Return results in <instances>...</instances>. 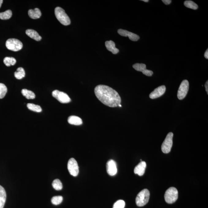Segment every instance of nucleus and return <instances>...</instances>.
Returning <instances> with one entry per match:
<instances>
[{
	"mask_svg": "<svg viewBox=\"0 0 208 208\" xmlns=\"http://www.w3.org/2000/svg\"><path fill=\"white\" fill-rule=\"evenodd\" d=\"M184 4L185 7L187 8L192 9L194 10H197L198 8V6L195 3L191 1H185Z\"/></svg>",
	"mask_w": 208,
	"mask_h": 208,
	"instance_id": "393cba45",
	"label": "nucleus"
},
{
	"mask_svg": "<svg viewBox=\"0 0 208 208\" xmlns=\"http://www.w3.org/2000/svg\"><path fill=\"white\" fill-rule=\"evenodd\" d=\"M55 13L56 18L62 25H68L71 24L70 17L63 9L60 7H56L55 9Z\"/></svg>",
	"mask_w": 208,
	"mask_h": 208,
	"instance_id": "f03ea898",
	"label": "nucleus"
},
{
	"mask_svg": "<svg viewBox=\"0 0 208 208\" xmlns=\"http://www.w3.org/2000/svg\"><path fill=\"white\" fill-rule=\"evenodd\" d=\"M166 202L172 204L175 202L178 198V191L174 187H171L166 191L164 195Z\"/></svg>",
	"mask_w": 208,
	"mask_h": 208,
	"instance_id": "20e7f679",
	"label": "nucleus"
},
{
	"mask_svg": "<svg viewBox=\"0 0 208 208\" xmlns=\"http://www.w3.org/2000/svg\"><path fill=\"white\" fill-rule=\"evenodd\" d=\"M63 200V197L61 196H54L51 199V202L55 205H58L60 204Z\"/></svg>",
	"mask_w": 208,
	"mask_h": 208,
	"instance_id": "cd10ccee",
	"label": "nucleus"
},
{
	"mask_svg": "<svg viewBox=\"0 0 208 208\" xmlns=\"http://www.w3.org/2000/svg\"><path fill=\"white\" fill-rule=\"evenodd\" d=\"M205 58L206 59H208V49L206 50L204 54Z\"/></svg>",
	"mask_w": 208,
	"mask_h": 208,
	"instance_id": "2f4dec72",
	"label": "nucleus"
},
{
	"mask_svg": "<svg viewBox=\"0 0 208 208\" xmlns=\"http://www.w3.org/2000/svg\"><path fill=\"white\" fill-rule=\"evenodd\" d=\"M21 93L23 96L28 99H34L35 98L36 96L34 93L29 90L25 89H22Z\"/></svg>",
	"mask_w": 208,
	"mask_h": 208,
	"instance_id": "aec40b11",
	"label": "nucleus"
},
{
	"mask_svg": "<svg viewBox=\"0 0 208 208\" xmlns=\"http://www.w3.org/2000/svg\"><path fill=\"white\" fill-rule=\"evenodd\" d=\"M125 203L123 200H119L114 203L113 208H124Z\"/></svg>",
	"mask_w": 208,
	"mask_h": 208,
	"instance_id": "c85d7f7f",
	"label": "nucleus"
},
{
	"mask_svg": "<svg viewBox=\"0 0 208 208\" xmlns=\"http://www.w3.org/2000/svg\"><path fill=\"white\" fill-rule=\"evenodd\" d=\"M7 92V87L4 84L0 83V99L5 97Z\"/></svg>",
	"mask_w": 208,
	"mask_h": 208,
	"instance_id": "bb28decb",
	"label": "nucleus"
},
{
	"mask_svg": "<svg viewBox=\"0 0 208 208\" xmlns=\"http://www.w3.org/2000/svg\"><path fill=\"white\" fill-rule=\"evenodd\" d=\"M189 86L188 80H184L182 81L178 91L177 97L179 100H183L186 97L189 89Z\"/></svg>",
	"mask_w": 208,
	"mask_h": 208,
	"instance_id": "0eeeda50",
	"label": "nucleus"
},
{
	"mask_svg": "<svg viewBox=\"0 0 208 208\" xmlns=\"http://www.w3.org/2000/svg\"><path fill=\"white\" fill-rule=\"evenodd\" d=\"M95 93L101 103L109 107H118L121 104L120 96L115 89L108 86L99 85L95 88Z\"/></svg>",
	"mask_w": 208,
	"mask_h": 208,
	"instance_id": "f257e3e1",
	"label": "nucleus"
},
{
	"mask_svg": "<svg viewBox=\"0 0 208 208\" xmlns=\"http://www.w3.org/2000/svg\"><path fill=\"white\" fill-rule=\"evenodd\" d=\"M146 163L145 161H141L134 168V173L139 175V176H143L146 170Z\"/></svg>",
	"mask_w": 208,
	"mask_h": 208,
	"instance_id": "4468645a",
	"label": "nucleus"
},
{
	"mask_svg": "<svg viewBox=\"0 0 208 208\" xmlns=\"http://www.w3.org/2000/svg\"><path fill=\"white\" fill-rule=\"evenodd\" d=\"M118 32L122 36L128 37L131 41H137L140 39V37L137 34L125 30L119 29L118 30Z\"/></svg>",
	"mask_w": 208,
	"mask_h": 208,
	"instance_id": "9b49d317",
	"label": "nucleus"
},
{
	"mask_svg": "<svg viewBox=\"0 0 208 208\" xmlns=\"http://www.w3.org/2000/svg\"><path fill=\"white\" fill-rule=\"evenodd\" d=\"M53 97L62 103H68L71 101V99L68 95L65 93L60 92L58 90H55L52 93Z\"/></svg>",
	"mask_w": 208,
	"mask_h": 208,
	"instance_id": "6e6552de",
	"label": "nucleus"
},
{
	"mask_svg": "<svg viewBox=\"0 0 208 208\" xmlns=\"http://www.w3.org/2000/svg\"><path fill=\"white\" fill-rule=\"evenodd\" d=\"M4 62L7 66H10L15 65L16 63V60L14 58L6 57L4 59Z\"/></svg>",
	"mask_w": 208,
	"mask_h": 208,
	"instance_id": "5701e85b",
	"label": "nucleus"
},
{
	"mask_svg": "<svg viewBox=\"0 0 208 208\" xmlns=\"http://www.w3.org/2000/svg\"><path fill=\"white\" fill-rule=\"evenodd\" d=\"M150 193L147 189L142 190L138 194L136 199V203L138 206H143L149 202Z\"/></svg>",
	"mask_w": 208,
	"mask_h": 208,
	"instance_id": "7ed1b4c3",
	"label": "nucleus"
},
{
	"mask_svg": "<svg viewBox=\"0 0 208 208\" xmlns=\"http://www.w3.org/2000/svg\"><path fill=\"white\" fill-rule=\"evenodd\" d=\"M142 1H144L145 2H149V0H142Z\"/></svg>",
	"mask_w": 208,
	"mask_h": 208,
	"instance_id": "72a5a7b5",
	"label": "nucleus"
},
{
	"mask_svg": "<svg viewBox=\"0 0 208 208\" xmlns=\"http://www.w3.org/2000/svg\"><path fill=\"white\" fill-rule=\"evenodd\" d=\"M25 33L28 36L30 37L31 38L34 39L36 41H39L41 40L42 37L41 36L39 35L38 33L35 30L33 29H29L27 30Z\"/></svg>",
	"mask_w": 208,
	"mask_h": 208,
	"instance_id": "dca6fc26",
	"label": "nucleus"
},
{
	"mask_svg": "<svg viewBox=\"0 0 208 208\" xmlns=\"http://www.w3.org/2000/svg\"><path fill=\"white\" fill-rule=\"evenodd\" d=\"M6 200V193L4 188L0 185V208H4Z\"/></svg>",
	"mask_w": 208,
	"mask_h": 208,
	"instance_id": "f3484780",
	"label": "nucleus"
},
{
	"mask_svg": "<svg viewBox=\"0 0 208 208\" xmlns=\"http://www.w3.org/2000/svg\"><path fill=\"white\" fill-rule=\"evenodd\" d=\"M12 16L11 10H8L3 13H0V19L2 20H7L10 18Z\"/></svg>",
	"mask_w": 208,
	"mask_h": 208,
	"instance_id": "b1692460",
	"label": "nucleus"
},
{
	"mask_svg": "<svg viewBox=\"0 0 208 208\" xmlns=\"http://www.w3.org/2000/svg\"><path fill=\"white\" fill-rule=\"evenodd\" d=\"M105 46L108 50L111 52L113 54H116L119 53V50L115 47V43L113 41L110 40L106 41Z\"/></svg>",
	"mask_w": 208,
	"mask_h": 208,
	"instance_id": "2eb2a0df",
	"label": "nucleus"
},
{
	"mask_svg": "<svg viewBox=\"0 0 208 208\" xmlns=\"http://www.w3.org/2000/svg\"><path fill=\"white\" fill-rule=\"evenodd\" d=\"M107 170L108 173L111 176H114L117 172V168L116 162L113 160L108 161L107 164Z\"/></svg>",
	"mask_w": 208,
	"mask_h": 208,
	"instance_id": "ddd939ff",
	"label": "nucleus"
},
{
	"mask_svg": "<svg viewBox=\"0 0 208 208\" xmlns=\"http://www.w3.org/2000/svg\"><path fill=\"white\" fill-rule=\"evenodd\" d=\"M173 133L170 132L168 134L165 140L161 145V149L164 153H168L170 152L173 145Z\"/></svg>",
	"mask_w": 208,
	"mask_h": 208,
	"instance_id": "423d86ee",
	"label": "nucleus"
},
{
	"mask_svg": "<svg viewBox=\"0 0 208 208\" xmlns=\"http://www.w3.org/2000/svg\"><path fill=\"white\" fill-rule=\"evenodd\" d=\"M69 123L75 125H80L83 124V121L80 118L76 116H70L68 119Z\"/></svg>",
	"mask_w": 208,
	"mask_h": 208,
	"instance_id": "6ab92c4d",
	"label": "nucleus"
},
{
	"mask_svg": "<svg viewBox=\"0 0 208 208\" xmlns=\"http://www.w3.org/2000/svg\"><path fill=\"white\" fill-rule=\"evenodd\" d=\"M14 76L18 80H21L25 76V70L22 67L18 68L15 72L14 73Z\"/></svg>",
	"mask_w": 208,
	"mask_h": 208,
	"instance_id": "412c9836",
	"label": "nucleus"
},
{
	"mask_svg": "<svg viewBox=\"0 0 208 208\" xmlns=\"http://www.w3.org/2000/svg\"><path fill=\"white\" fill-rule=\"evenodd\" d=\"M119 107H122V105H121L120 104H119Z\"/></svg>",
	"mask_w": 208,
	"mask_h": 208,
	"instance_id": "f704fd0d",
	"label": "nucleus"
},
{
	"mask_svg": "<svg viewBox=\"0 0 208 208\" xmlns=\"http://www.w3.org/2000/svg\"><path fill=\"white\" fill-rule=\"evenodd\" d=\"M27 106L29 110L32 111L40 113L42 111L40 106L36 105L33 103H28Z\"/></svg>",
	"mask_w": 208,
	"mask_h": 208,
	"instance_id": "4be33fe9",
	"label": "nucleus"
},
{
	"mask_svg": "<svg viewBox=\"0 0 208 208\" xmlns=\"http://www.w3.org/2000/svg\"><path fill=\"white\" fill-rule=\"evenodd\" d=\"M166 91V87L164 85L160 86L156 88L149 95V98L152 99L157 98L162 96Z\"/></svg>",
	"mask_w": 208,
	"mask_h": 208,
	"instance_id": "f8f14e48",
	"label": "nucleus"
},
{
	"mask_svg": "<svg viewBox=\"0 0 208 208\" xmlns=\"http://www.w3.org/2000/svg\"><path fill=\"white\" fill-rule=\"evenodd\" d=\"M3 1L2 0H0V8H1V6H2V4Z\"/></svg>",
	"mask_w": 208,
	"mask_h": 208,
	"instance_id": "473e14b6",
	"label": "nucleus"
},
{
	"mask_svg": "<svg viewBox=\"0 0 208 208\" xmlns=\"http://www.w3.org/2000/svg\"><path fill=\"white\" fill-rule=\"evenodd\" d=\"M52 186L56 191H60L62 188V184L59 179H56L53 181Z\"/></svg>",
	"mask_w": 208,
	"mask_h": 208,
	"instance_id": "a878e982",
	"label": "nucleus"
},
{
	"mask_svg": "<svg viewBox=\"0 0 208 208\" xmlns=\"http://www.w3.org/2000/svg\"><path fill=\"white\" fill-rule=\"evenodd\" d=\"M68 168L70 174L74 176H77L78 174L79 170L78 163L74 158H71L69 161Z\"/></svg>",
	"mask_w": 208,
	"mask_h": 208,
	"instance_id": "1a4fd4ad",
	"label": "nucleus"
},
{
	"mask_svg": "<svg viewBox=\"0 0 208 208\" xmlns=\"http://www.w3.org/2000/svg\"><path fill=\"white\" fill-rule=\"evenodd\" d=\"M205 88H206V90L207 94H208V81H207L206 82V84L205 85Z\"/></svg>",
	"mask_w": 208,
	"mask_h": 208,
	"instance_id": "7c9ffc66",
	"label": "nucleus"
},
{
	"mask_svg": "<svg viewBox=\"0 0 208 208\" xmlns=\"http://www.w3.org/2000/svg\"><path fill=\"white\" fill-rule=\"evenodd\" d=\"M28 15L29 17L32 19L40 18L41 16V10L38 8H36L34 9H30L28 11Z\"/></svg>",
	"mask_w": 208,
	"mask_h": 208,
	"instance_id": "a211bd4d",
	"label": "nucleus"
},
{
	"mask_svg": "<svg viewBox=\"0 0 208 208\" xmlns=\"http://www.w3.org/2000/svg\"><path fill=\"white\" fill-rule=\"evenodd\" d=\"M162 1L166 5H168L172 2L171 0H162Z\"/></svg>",
	"mask_w": 208,
	"mask_h": 208,
	"instance_id": "c756f323",
	"label": "nucleus"
},
{
	"mask_svg": "<svg viewBox=\"0 0 208 208\" xmlns=\"http://www.w3.org/2000/svg\"><path fill=\"white\" fill-rule=\"evenodd\" d=\"M6 45L7 49L13 51L20 50L23 47L21 42L14 38L8 39L6 42Z\"/></svg>",
	"mask_w": 208,
	"mask_h": 208,
	"instance_id": "39448f33",
	"label": "nucleus"
},
{
	"mask_svg": "<svg viewBox=\"0 0 208 208\" xmlns=\"http://www.w3.org/2000/svg\"><path fill=\"white\" fill-rule=\"evenodd\" d=\"M133 67L136 71L142 72L146 76H152L153 73L152 71L146 69V65L144 64L136 63L133 65Z\"/></svg>",
	"mask_w": 208,
	"mask_h": 208,
	"instance_id": "9d476101",
	"label": "nucleus"
}]
</instances>
